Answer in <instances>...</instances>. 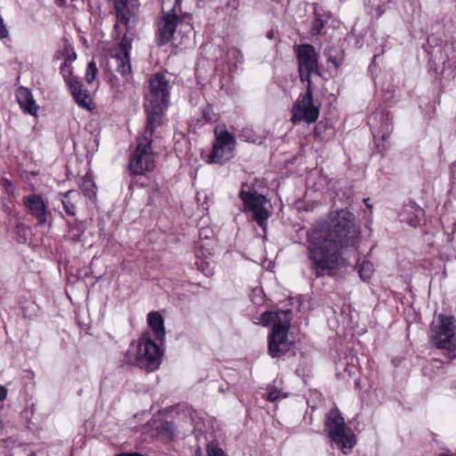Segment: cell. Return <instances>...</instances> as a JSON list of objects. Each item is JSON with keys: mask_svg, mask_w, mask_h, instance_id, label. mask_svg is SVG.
<instances>
[{"mask_svg": "<svg viewBox=\"0 0 456 456\" xmlns=\"http://www.w3.org/2000/svg\"><path fill=\"white\" fill-rule=\"evenodd\" d=\"M308 238L309 258L317 271L334 276L348 267L349 254L357 250L360 230L354 215L340 209L319 218Z\"/></svg>", "mask_w": 456, "mask_h": 456, "instance_id": "6da1fadb", "label": "cell"}, {"mask_svg": "<svg viewBox=\"0 0 456 456\" xmlns=\"http://www.w3.org/2000/svg\"><path fill=\"white\" fill-rule=\"evenodd\" d=\"M169 81L162 72H155L145 81L144 108L147 116L145 132L154 134L165 120L170 105Z\"/></svg>", "mask_w": 456, "mask_h": 456, "instance_id": "7a4b0ae2", "label": "cell"}, {"mask_svg": "<svg viewBox=\"0 0 456 456\" xmlns=\"http://www.w3.org/2000/svg\"><path fill=\"white\" fill-rule=\"evenodd\" d=\"M291 319V310L267 311L261 315L260 323L269 330L267 352L270 357H284L293 348V342L290 336Z\"/></svg>", "mask_w": 456, "mask_h": 456, "instance_id": "3957f363", "label": "cell"}, {"mask_svg": "<svg viewBox=\"0 0 456 456\" xmlns=\"http://www.w3.org/2000/svg\"><path fill=\"white\" fill-rule=\"evenodd\" d=\"M324 428L328 437L335 444L340 452L349 455L353 451L357 445V437L336 406H333L325 415Z\"/></svg>", "mask_w": 456, "mask_h": 456, "instance_id": "277c9868", "label": "cell"}, {"mask_svg": "<svg viewBox=\"0 0 456 456\" xmlns=\"http://www.w3.org/2000/svg\"><path fill=\"white\" fill-rule=\"evenodd\" d=\"M431 337L435 348L449 358H455V319L453 315L440 314L431 324Z\"/></svg>", "mask_w": 456, "mask_h": 456, "instance_id": "5b68a950", "label": "cell"}, {"mask_svg": "<svg viewBox=\"0 0 456 456\" xmlns=\"http://www.w3.org/2000/svg\"><path fill=\"white\" fill-rule=\"evenodd\" d=\"M153 135L144 132L136 143L129 160V172L132 175L145 177L153 172L155 169V154L154 151Z\"/></svg>", "mask_w": 456, "mask_h": 456, "instance_id": "8992f818", "label": "cell"}, {"mask_svg": "<svg viewBox=\"0 0 456 456\" xmlns=\"http://www.w3.org/2000/svg\"><path fill=\"white\" fill-rule=\"evenodd\" d=\"M237 153L236 136L226 129L217 127L215 130V139L207 155L206 163L223 166L235 158Z\"/></svg>", "mask_w": 456, "mask_h": 456, "instance_id": "52a82bcc", "label": "cell"}, {"mask_svg": "<svg viewBox=\"0 0 456 456\" xmlns=\"http://www.w3.org/2000/svg\"><path fill=\"white\" fill-rule=\"evenodd\" d=\"M164 351L148 333L139 339L136 363L140 368L148 372L159 369L162 364Z\"/></svg>", "mask_w": 456, "mask_h": 456, "instance_id": "ba28073f", "label": "cell"}, {"mask_svg": "<svg viewBox=\"0 0 456 456\" xmlns=\"http://www.w3.org/2000/svg\"><path fill=\"white\" fill-rule=\"evenodd\" d=\"M240 199L245 211L251 214L258 227L266 231L267 221L270 217L269 203L267 197L254 190H242Z\"/></svg>", "mask_w": 456, "mask_h": 456, "instance_id": "9c48e42d", "label": "cell"}, {"mask_svg": "<svg viewBox=\"0 0 456 456\" xmlns=\"http://www.w3.org/2000/svg\"><path fill=\"white\" fill-rule=\"evenodd\" d=\"M189 14L178 13L176 7L168 12H163L157 19L155 41L158 45H165L174 38L178 27Z\"/></svg>", "mask_w": 456, "mask_h": 456, "instance_id": "30bf717a", "label": "cell"}, {"mask_svg": "<svg viewBox=\"0 0 456 456\" xmlns=\"http://www.w3.org/2000/svg\"><path fill=\"white\" fill-rule=\"evenodd\" d=\"M61 74L63 77L67 87L71 93L72 99L81 108L87 112H93L96 107L92 96L85 86L83 81L70 68L61 69Z\"/></svg>", "mask_w": 456, "mask_h": 456, "instance_id": "8fae6325", "label": "cell"}, {"mask_svg": "<svg viewBox=\"0 0 456 456\" xmlns=\"http://www.w3.org/2000/svg\"><path fill=\"white\" fill-rule=\"evenodd\" d=\"M319 114H320V109L318 106L315 105L311 84L309 82L305 94L297 102H295L293 109H291V123L299 124L304 121L307 124H313L318 121Z\"/></svg>", "mask_w": 456, "mask_h": 456, "instance_id": "7c38bea8", "label": "cell"}, {"mask_svg": "<svg viewBox=\"0 0 456 456\" xmlns=\"http://www.w3.org/2000/svg\"><path fill=\"white\" fill-rule=\"evenodd\" d=\"M297 60L300 81H309L312 74L319 75L318 56L313 45H300L297 48Z\"/></svg>", "mask_w": 456, "mask_h": 456, "instance_id": "4fadbf2b", "label": "cell"}, {"mask_svg": "<svg viewBox=\"0 0 456 456\" xmlns=\"http://www.w3.org/2000/svg\"><path fill=\"white\" fill-rule=\"evenodd\" d=\"M133 35L127 30L123 38L118 41L112 57L116 60L118 74L123 78H129L132 74V51Z\"/></svg>", "mask_w": 456, "mask_h": 456, "instance_id": "5bb4252c", "label": "cell"}, {"mask_svg": "<svg viewBox=\"0 0 456 456\" xmlns=\"http://www.w3.org/2000/svg\"><path fill=\"white\" fill-rule=\"evenodd\" d=\"M115 13H116L117 22L127 27L135 22L139 14L140 3L138 1H114Z\"/></svg>", "mask_w": 456, "mask_h": 456, "instance_id": "9a60e30c", "label": "cell"}, {"mask_svg": "<svg viewBox=\"0 0 456 456\" xmlns=\"http://www.w3.org/2000/svg\"><path fill=\"white\" fill-rule=\"evenodd\" d=\"M15 99L23 114L33 118L39 117V105L29 87L21 86L15 90Z\"/></svg>", "mask_w": 456, "mask_h": 456, "instance_id": "2e32d148", "label": "cell"}, {"mask_svg": "<svg viewBox=\"0 0 456 456\" xmlns=\"http://www.w3.org/2000/svg\"><path fill=\"white\" fill-rule=\"evenodd\" d=\"M23 205L28 209L29 214L38 221L39 224L43 225L47 222V206L43 198L39 194H30L23 198Z\"/></svg>", "mask_w": 456, "mask_h": 456, "instance_id": "e0dca14e", "label": "cell"}, {"mask_svg": "<svg viewBox=\"0 0 456 456\" xmlns=\"http://www.w3.org/2000/svg\"><path fill=\"white\" fill-rule=\"evenodd\" d=\"M147 325L149 329L154 333V335L156 337L157 340H159L160 342H164L165 340L166 331H165V325H164V320L162 315L159 312H150L149 313L147 318Z\"/></svg>", "mask_w": 456, "mask_h": 456, "instance_id": "ac0fdd59", "label": "cell"}, {"mask_svg": "<svg viewBox=\"0 0 456 456\" xmlns=\"http://www.w3.org/2000/svg\"><path fill=\"white\" fill-rule=\"evenodd\" d=\"M62 41V48L56 52L57 57H59V60L63 61L61 69L70 68L72 63L77 60V54H76L71 42L67 41L66 39H63Z\"/></svg>", "mask_w": 456, "mask_h": 456, "instance_id": "d6986e66", "label": "cell"}, {"mask_svg": "<svg viewBox=\"0 0 456 456\" xmlns=\"http://www.w3.org/2000/svg\"><path fill=\"white\" fill-rule=\"evenodd\" d=\"M81 187L85 196L89 197L92 200L96 199L97 188L92 173L87 172L82 178Z\"/></svg>", "mask_w": 456, "mask_h": 456, "instance_id": "ffe728a7", "label": "cell"}, {"mask_svg": "<svg viewBox=\"0 0 456 456\" xmlns=\"http://www.w3.org/2000/svg\"><path fill=\"white\" fill-rule=\"evenodd\" d=\"M373 272H375V267L372 263L368 262V261L362 264L360 271H358L360 278L366 282L372 278Z\"/></svg>", "mask_w": 456, "mask_h": 456, "instance_id": "44dd1931", "label": "cell"}, {"mask_svg": "<svg viewBox=\"0 0 456 456\" xmlns=\"http://www.w3.org/2000/svg\"><path fill=\"white\" fill-rule=\"evenodd\" d=\"M97 72H99V69H97L95 61H91L87 63L86 72H85V81H87V84H92L93 82H95Z\"/></svg>", "mask_w": 456, "mask_h": 456, "instance_id": "7402d4cb", "label": "cell"}, {"mask_svg": "<svg viewBox=\"0 0 456 456\" xmlns=\"http://www.w3.org/2000/svg\"><path fill=\"white\" fill-rule=\"evenodd\" d=\"M285 397H287V394H285L284 392H282L278 388L273 387L270 388L269 392H267L266 398L269 402L276 403L278 402V400H281Z\"/></svg>", "mask_w": 456, "mask_h": 456, "instance_id": "603a6c76", "label": "cell"}, {"mask_svg": "<svg viewBox=\"0 0 456 456\" xmlns=\"http://www.w3.org/2000/svg\"><path fill=\"white\" fill-rule=\"evenodd\" d=\"M207 453L208 456H227L223 450L216 442H211L207 446Z\"/></svg>", "mask_w": 456, "mask_h": 456, "instance_id": "cb8c5ba5", "label": "cell"}, {"mask_svg": "<svg viewBox=\"0 0 456 456\" xmlns=\"http://www.w3.org/2000/svg\"><path fill=\"white\" fill-rule=\"evenodd\" d=\"M9 32L7 25L4 22V19L0 14V39H5L8 38Z\"/></svg>", "mask_w": 456, "mask_h": 456, "instance_id": "d4e9b609", "label": "cell"}, {"mask_svg": "<svg viewBox=\"0 0 456 456\" xmlns=\"http://www.w3.org/2000/svg\"><path fill=\"white\" fill-rule=\"evenodd\" d=\"M7 396H8L7 388L0 385V402L4 401L6 400V397H7Z\"/></svg>", "mask_w": 456, "mask_h": 456, "instance_id": "484cf974", "label": "cell"}, {"mask_svg": "<svg viewBox=\"0 0 456 456\" xmlns=\"http://www.w3.org/2000/svg\"><path fill=\"white\" fill-rule=\"evenodd\" d=\"M117 456H144L138 454V453H123V454L118 455Z\"/></svg>", "mask_w": 456, "mask_h": 456, "instance_id": "4316f807", "label": "cell"}, {"mask_svg": "<svg viewBox=\"0 0 456 456\" xmlns=\"http://www.w3.org/2000/svg\"><path fill=\"white\" fill-rule=\"evenodd\" d=\"M439 456H455V455H448V454H442V455H440Z\"/></svg>", "mask_w": 456, "mask_h": 456, "instance_id": "83f0119b", "label": "cell"}, {"mask_svg": "<svg viewBox=\"0 0 456 456\" xmlns=\"http://www.w3.org/2000/svg\"><path fill=\"white\" fill-rule=\"evenodd\" d=\"M2 427H3V424L1 419H0V428H1Z\"/></svg>", "mask_w": 456, "mask_h": 456, "instance_id": "f1b7e54d", "label": "cell"}]
</instances>
